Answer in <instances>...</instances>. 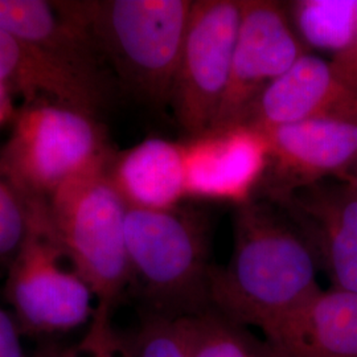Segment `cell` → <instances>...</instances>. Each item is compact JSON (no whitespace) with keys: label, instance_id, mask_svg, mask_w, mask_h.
Listing matches in <instances>:
<instances>
[{"label":"cell","instance_id":"9c48e42d","mask_svg":"<svg viewBox=\"0 0 357 357\" xmlns=\"http://www.w3.org/2000/svg\"><path fill=\"white\" fill-rule=\"evenodd\" d=\"M259 131L268 150L259 188L271 202L330 176L342 178L356 162L357 122L311 119Z\"/></svg>","mask_w":357,"mask_h":357},{"label":"cell","instance_id":"9a60e30c","mask_svg":"<svg viewBox=\"0 0 357 357\" xmlns=\"http://www.w3.org/2000/svg\"><path fill=\"white\" fill-rule=\"evenodd\" d=\"M107 175L128 208L166 211L187 199L183 142L149 138L114 153Z\"/></svg>","mask_w":357,"mask_h":357},{"label":"cell","instance_id":"30bf717a","mask_svg":"<svg viewBox=\"0 0 357 357\" xmlns=\"http://www.w3.org/2000/svg\"><path fill=\"white\" fill-rule=\"evenodd\" d=\"M333 290L357 293V185L321 180L281 202Z\"/></svg>","mask_w":357,"mask_h":357},{"label":"cell","instance_id":"7a4b0ae2","mask_svg":"<svg viewBox=\"0 0 357 357\" xmlns=\"http://www.w3.org/2000/svg\"><path fill=\"white\" fill-rule=\"evenodd\" d=\"M103 68L123 90L153 109L171 103L193 0H63Z\"/></svg>","mask_w":357,"mask_h":357},{"label":"cell","instance_id":"8992f818","mask_svg":"<svg viewBox=\"0 0 357 357\" xmlns=\"http://www.w3.org/2000/svg\"><path fill=\"white\" fill-rule=\"evenodd\" d=\"M26 238L7 268L4 295L23 336H52L89 324L93 293L66 261L48 218V203L26 200Z\"/></svg>","mask_w":357,"mask_h":357},{"label":"cell","instance_id":"44dd1931","mask_svg":"<svg viewBox=\"0 0 357 357\" xmlns=\"http://www.w3.org/2000/svg\"><path fill=\"white\" fill-rule=\"evenodd\" d=\"M29 206L0 174V268H8L26 238Z\"/></svg>","mask_w":357,"mask_h":357},{"label":"cell","instance_id":"5bb4252c","mask_svg":"<svg viewBox=\"0 0 357 357\" xmlns=\"http://www.w3.org/2000/svg\"><path fill=\"white\" fill-rule=\"evenodd\" d=\"M261 332L275 357H357V293L320 290Z\"/></svg>","mask_w":357,"mask_h":357},{"label":"cell","instance_id":"277c9868","mask_svg":"<svg viewBox=\"0 0 357 357\" xmlns=\"http://www.w3.org/2000/svg\"><path fill=\"white\" fill-rule=\"evenodd\" d=\"M107 165L56 192L48 202V218L70 268L89 286L96 308L114 315L130 289L128 205L109 178Z\"/></svg>","mask_w":357,"mask_h":357},{"label":"cell","instance_id":"e0dca14e","mask_svg":"<svg viewBox=\"0 0 357 357\" xmlns=\"http://www.w3.org/2000/svg\"><path fill=\"white\" fill-rule=\"evenodd\" d=\"M175 320L188 357H275L265 339L216 308Z\"/></svg>","mask_w":357,"mask_h":357},{"label":"cell","instance_id":"ba28073f","mask_svg":"<svg viewBox=\"0 0 357 357\" xmlns=\"http://www.w3.org/2000/svg\"><path fill=\"white\" fill-rule=\"evenodd\" d=\"M305 53L282 3L243 0L229 81L211 130L243 125L259 94Z\"/></svg>","mask_w":357,"mask_h":357},{"label":"cell","instance_id":"7402d4cb","mask_svg":"<svg viewBox=\"0 0 357 357\" xmlns=\"http://www.w3.org/2000/svg\"><path fill=\"white\" fill-rule=\"evenodd\" d=\"M22 337L13 314L0 307V357H26Z\"/></svg>","mask_w":357,"mask_h":357},{"label":"cell","instance_id":"ffe728a7","mask_svg":"<svg viewBox=\"0 0 357 357\" xmlns=\"http://www.w3.org/2000/svg\"><path fill=\"white\" fill-rule=\"evenodd\" d=\"M128 335L134 357H188L176 320L139 317Z\"/></svg>","mask_w":357,"mask_h":357},{"label":"cell","instance_id":"8fae6325","mask_svg":"<svg viewBox=\"0 0 357 357\" xmlns=\"http://www.w3.org/2000/svg\"><path fill=\"white\" fill-rule=\"evenodd\" d=\"M185 195L192 200L236 205L252 200L268 168V143L246 125L209 130L183 142Z\"/></svg>","mask_w":357,"mask_h":357},{"label":"cell","instance_id":"ac0fdd59","mask_svg":"<svg viewBox=\"0 0 357 357\" xmlns=\"http://www.w3.org/2000/svg\"><path fill=\"white\" fill-rule=\"evenodd\" d=\"M295 23L306 40L343 51L357 40V1H295Z\"/></svg>","mask_w":357,"mask_h":357},{"label":"cell","instance_id":"cb8c5ba5","mask_svg":"<svg viewBox=\"0 0 357 357\" xmlns=\"http://www.w3.org/2000/svg\"><path fill=\"white\" fill-rule=\"evenodd\" d=\"M13 112V105L10 100V89L0 84V125L4 123Z\"/></svg>","mask_w":357,"mask_h":357},{"label":"cell","instance_id":"5b68a950","mask_svg":"<svg viewBox=\"0 0 357 357\" xmlns=\"http://www.w3.org/2000/svg\"><path fill=\"white\" fill-rule=\"evenodd\" d=\"M114 153L98 116L43 100L24 103L15 116L0 150V174L26 200L48 203L72 178L106 166Z\"/></svg>","mask_w":357,"mask_h":357},{"label":"cell","instance_id":"4fadbf2b","mask_svg":"<svg viewBox=\"0 0 357 357\" xmlns=\"http://www.w3.org/2000/svg\"><path fill=\"white\" fill-rule=\"evenodd\" d=\"M0 28L23 40L54 68L109 103L113 79L88 38L56 1L0 0Z\"/></svg>","mask_w":357,"mask_h":357},{"label":"cell","instance_id":"6da1fadb","mask_svg":"<svg viewBox=\"0 0 357 357\" xmlns=\"http://www.w3.org/2000/svg\"><path fill=\"white\" fill-rule=\"evenodd\" d=\"M306 237L281 204L252 200L237 205L233 249L211 280L212 307L246 327L262 330L321 287Z\"/></svg>","mask_w":357,"mask_h":357},{"label":"cell","instance_id":"d6986e66","mask_svg":"<svg viewBox=\"0 0 357 357\" xmlns=\"http://www.w3.org/2000/svg\"><path fill=\"white\" fill-rule=\"evenodd\" d=\"M113 317L96 308L79 344L68 347L50 343L40 347L31 357H134L128 333L115 330Z\"/></svg>","mask_w":357,"mask_h":357},{"label":"cell","instance_id":"2e32d148","mask_svg":"<svg viewBox=\"0 0 357 357\" xmlns=\"http://www.w3.org/2000/svg\"><path fill=\"white\" fill-rule=\"evenodd\" d=\"M0 84L22 94L24 103L47 100L96 116L107 106L89 90L48 63L35 48L1 28Z\"/></svg>","mask_w":357,"mask_h":357},{"label":"cell","instance_id":"7c38bea8","mask_svg":"<svg viewBox=\"0 0 357 357\" xmlns=\"http://www.w3.org/2000/svg\"><path fill=\"white\" fill-rule=\"evenodd\" d=\"M311 119L357 122V86L331 61L305 53L259 94L243 125L265 130Z\"/></svg>","mask_w":357,"mask_h":357},{"label":"cell","instance_id":"d4e9b609","mask_svg":"<svg viewBox=\"0 0 357 357\" xmlns=\"http://www.w3.org/2000/svg\"><path fill=\"white\" fill-rule=\"evenodd\" d=\"M342 178L349 181V183H354V184H356L357 185V159L356 162L351 166V168L348 169V172H347Z\"/></svg>","mask_w":357,"mask_h":357},{"label":"cell","instance_id":"3957f363","mask_svg":"<svg viewBox=\"0 0 357 357\" xmlns=\"http://www.w3.org/2000/svg\"><path fill=\"white\" fill-rule=\"evenodd\" d=\"M125 229L128 298L138 303L139 317L181 319L213 308V224L206 211L183 204L166 211L128 206Z\"/></svg>","mask_w":357,"mask_h":357},{"label":"cell","instance_id":"603a6c76","mask_svg":"<svg viewBox=\"0 0 357 357\" xmlns=\"http://www.w3.org/2000/svg\"><path fill=\"white\" fill-rule=\"evenodd\" d=\"M331 63L340 76L357 86V40L343 51L337 52Z\"/></svg>","mask_w":357,"mask_h":357},{"label":"cell","instance_id":"52a82bcc","mask_svg":"<svg viewBox=\"0 0 357 357\" xmlns=\"http://www.w3.org/2000/svg\"><path fill=\"white\" fill-rule=\"evenodd\" d=\"M243 0H193L169 107L188 138L209 131L229 81Z\"/></svg>","mask_w":357,"mask_h":357}]
</instances>
